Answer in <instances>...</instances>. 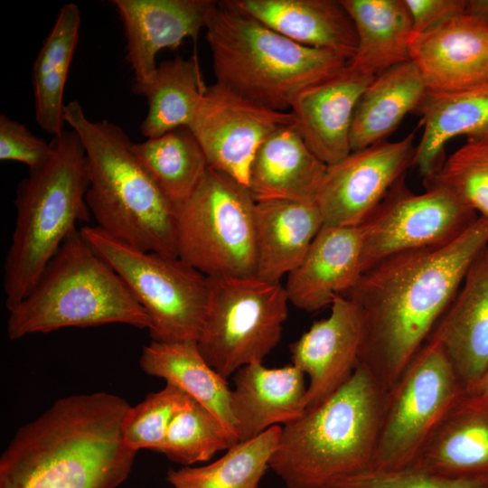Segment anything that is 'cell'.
Segmentation results:
<instances>
[{
	"mask_svg": "<svg viewBox=\"0 0 488 488\" xmlns=\"http://www.w3.org/2000/svg\"><path fill=\"white\" fill-rule=\"evenodd\" d=\"M269 28L305 46L334 52L350 61L357 51L354 23L335 0H233Z\"/></svg>",
	"mask_w": 488,
	"mask_h": 488,
	"instance_id": "obj_23",
	"label": "cell"
},
{
	"mask_svg": "<svg viewBox=\"0 0 488 488\" xmlns=\"http://www.w3.org/2000/svg\"><path fill=\"white\" fill-rule=\"evenodd\" d=\"M417 112L422 117L423 133L414 166L423 179L441 167L445 146L452 138H488V90L452 97L427 95Z\"/></svg>",
	"mask_w": 488,
	"mask_h": 488,
	"instance_id": "obj_31",
	"label": "cell"
},
{
	"mask_svg": "<svg viewBox=\"0 0 488 488\" xmlns=\"http://www.w3.org/2000/svg\"><path fill=\"white\" fill-rule=\"evenodd\" d=\"M488 246V220L478 219L446 244L389 256L361 273L344 295L360 309L359 363L389 390L454 300L474 258Z\"/></svg>",
	"mask_w": 488,
	"mask_h": 488,
	"instance_id": "obj_1",
	"label": "cell"
},
{
	"mask_svg": "<svg viewBox=\"0 0 488 488\" xmlns=\"http://www.w3.org/2000/svg\"><path fill=\"white\" fill-rule=\"evenodd\" d=\"M326 168L307 146L296 124L286 126L258 148L248 188L257 202H315Z\"/></svg>",
	"mask_w": 488,
	"mask_h": 488,
	"instance_id": "obj_22",
	"label": "cell"
},
{
	"mask_svg": "<svg viewBox=\"0 0 488 488\" xmlns=\"http://www.w3.org/2000/svg\"><path fill=\"white\" fill-rule=\"evenodd\" d=\"M132 151L164 194L175 205L196 190L209 168L205 155L188 127L133 143Z\"/></svg>",
	"mask_w": 488,
	"mask_h": 488,
	"instance_id": "obj_32",
	"label": "cell"
},
{
	"mask_svg": "<svg viewBox=\"0 0 488 488\" xmlns=\"http://www.w3.org/2000/svg\"><path fill=\"white\" fill-rule=\"evenodd\" d=\"M460 287L430 336L439 342L466 394L488 370V246Z\"/></svg>",
	"mask_w": 488,
	"mask_h": 488,
	"instance_id": "obj_19",
	"label": "cell"
},
{
	"mask_svg": "<svg viewBox=\"0 0 488 488\" xmlns=\"http://www.w3.org/2000/svg\"><path fill=\"white\" fill-rule=\"evenodd\" d=\"M423 184L450 192L488 220V138L467 139Z\"/></svg>",
	"mask_w": 488,
	"mask_h": 488,
	"instance_id": "obj_35",
	"label": "cell"
},
{
	"mask_svg": "<svg viewBox=\"0 0 488 488\" xmlns=\"http://www.w3.org/2000/svg\"><path fill=\"white\" fill-rule=\"evenodd\" d=\"M347 65L333 76L307 87L292 103L296 127L310 150L326 165L351 152V128L358 101L374 80Z\"/></svg>",
	"mask_w": 488,
	"mask_h": 488,
	"instance_id": "obj_18",
	"label": "cell"
},
{
	"mask_svg": "<svg viewBox=\"0 0 488 488\" xmlns=\"http://www.w3.org/2000/svg\"><path fill=\"white\" fill-rule=\"evenodd\" d=\"M127 40V60L134 87L154 78L158 52L177 48L186 38L196 42L205 28L213 0H113Z\"/></svg>",
	"mask_w": 488,
	"mask_h": 488,
	"instance_id": "obj_17",
	"label": "cell"
},
{
	"mask_svg": "<svg viewBox=\"0 0 488 488\" xmlns=\"http://www.w3.org/2000/svg\"><path fill=\"white\" fill-rule=\"evenodd\" d=\"M359 227L323 225L301 263L287 275L289 302L317 311L344 295L361 275Z\"/></svg>",
	"mask_w": 488,
	"mask_h": 488,
	"instance_id": "obj_20",
	"label": "cell"
},
{
	"mask_svg": "<svg viewBox=\"0 0 488 488\" xmlns=\"http://www.w3.org/2000/svg\"><path fill=\"white\" fill-rule=\"evenodd\" d=\"M406 469L453 478L488 475V405L464 396Z\"/></svg>",
	"mask_w": 488,
	"mask_h": 488,
	"instance_id": "obj_25",
	"label": "cell"
},
{
	"mask_svg": "<svg viewBox=\"0 0 488 488\" xmlns=\"http://www.w3.org/2000/svg\"><path fill=\"white\" fill-rule=\"evenodd\" d=\"M204 29L216 83L276 111L289 112L302 90L333 76L349 61L285 37L233 0L217 1Z\"/></svg>",
	"mask_w": 488,
	"mask_h": 488,
	"instance_id": "obj_5",
	"label": "cell"
},
{
	"mask_svg": "<svg viewBox=\"0 0 488 488\" xmlns=\"http://www.w3.org/2000/svg\"><path fill=\"white\" fill-rule=\"evenodd\" d=\"M64 117L85 149L86 202L98 227L138 249L178 257L176 206L137 160L126 132L90 120L77 99L65 105Z\"/></svg>",
	"mask_w": 488,
	"mask_h": 488,
	"instance_id": "obj_4",
	"label": "cell"
},
{
	"mask_svg": "<svg viewBox=\"0 0 488 488\" xmlns=\"http://www.w3.org/2000/svg\"><path fill=\"white\" fill-rule=\"evenodd\" d=\"M129 408L107 392L59 399L16 431L0 457V488H117L136 454L122 432Z\"/></svg>",
	"mask_w": 488,
	"mask_h": 488,
	"instance_id": "obj_2",
	"label": "cell"
},
{
	"mask_svg": "<svg viewBox=\"0 0 488 488\" xmlns=\"http://www.w3.org/2000/svg\"><path fill=\"white\" fill-rule=\"evenodd\" d=\"M414 134L352 151L327 165L315 203L324 225L357 227L380 203L399 179L414 166Z\"/></svg>",
	"mask_w": 488,
	"mask_h": 488,
	"instance_id": "obj_14",
	"label": "cell"
},
{
	"mask_svg": "<svg viewBox=\"0 0 488 488\" xmlns=\"http://www.w3.org/2000/svg\"><path fill=\"white\" fill-rule=\"evenodd\" d=\"M410 61L428 96L488 90V25L462 14L413 35Z\"/></svg>",
	"mask_w": 488,
	"mask_h": 488,
	"instance_id": "obj_15",
	"label": "cell"
},
{
	"mask_svg": "<svg viewBox=\"0 0 488 488\" xmlns=\"http://www.w3.org/2000/svg\"><path fill=\"white\" fill-rule=\"evenodd\" d=\"M427 97L423 80L411 61L377 75L353 114L352 152L385 141L407 114L418 110Z\"/></svg>",
	"mask_w": 488,
	"mask_h": 488,
	"instance_id": "obj_26",
	"label": "cell"
},
{
	"mask_svg": "<svg viewBox=\"0 0 488 488\" xmlns=\"http://www.w3.org/2000/svg\"><path fill=\"white\" fill-rule=\"evenodd\" d=\"M464 14L488 25V0H466Z\"/></svg>",
	"mask_w": 488,
	"mask_h": 488,
	"instance_id": "obj_41",
	"label": "cell"
},
{
	"mask_svg": "<svg viewBox=\"0 0 488 488\" xmlns=\"http://www.w3.org/2000/svg\"><path fill=\"white\" fill-rule=\"evenodd\" d=\"M207 88L195 53L188 59L176 57L161 62L148 84L132 87L135 94L146 99L142 135L153 138L180 127H189Z\"/></svg>",
	"mask_w": 488,
	"mask_h": 488,
	"instance_id": "obj_30",
	"label": "cell"
},
{
	"mask_svg": "<svg viewBox=\"0 0 488 488\" xmlns=\"http://www.w3.org/2000/svg\"><path fill=\"white\" fill-rule=\"evenodd\" d=\"M80 230L145 311L152 341H198L208 313L210 277L179 257L138 249L98 226Z\"/></svg>",
	"mask_w": 488,
	"mask_h": 488,
	"instance_id": "obj_8",
	"label": "cell"
},
{
	"mask_svg": "<svg viewBox=\"0 0 488 488\" xmlns=\"http://www.w3.org/2000/svg\"><path fill=\"white\" fill-rule=\"evenodd\" d=\"M51 144L33 135L29 128L5 114H0V160L37 168L49 157Z\"/></svg>",
	"mask_w": 488,
	"mask_h": 488,
	"instance_id": "obj_38",
	"label": "cell"
},
{
	"mask_svg": "<svg viewBox=\"0 0 488 488\" xmlns=\"http://www.w3.org/2000/svg\"><path fill=\"white\" fill-rule=\"evenodd\" d=\"M234 383L230 408L239 442L291 423L305 410V373L295 365L269 369L252 362L235 372Z\"/></svg>",
	"mask_w": 488,
	"mask_h": 488,
	"instance_id": "obj_21",
	"label": "cell"
},
{
	"mask_svg": "<svg viewBox=\"0 0 488 488\" xmlns=\"http://www.w3.org/2000/svg\"><path fill=\"white\" fill-rule=\"evenodd\" d=\"M139 364L146 374L165 380L208 408L238 439L231 389L226 379L207 363L196 341H152L143 348Z\"/></svg>",
	"mask_w": 488,
	"mask_h": 488,
	"instance_id": "obj_27",
	"label": "cell"
},
{
	"mask_svg": "<svg viewBox=\"0 0 488 488\" xmlns=\"http://www.w3.org/2000/svg\"><path fill=\"white\" fill-rule=\"evenodd\" d=\"M108 324L150 327L145 311L124 281L77 230L29 294L9 311L7 335L18 340L65 327Z\"/></svg>",
	"mask_w": 488,
	"mask_h": 488,
	"instance_id": "obj_7",
	"label": "cell"
},
{
	"mask_svg": "<svg viewBox=\"0 0 488 488\" xmlns=\"http://www.w3.org/2000/svg\"><path fill=\"white\" fill-rule=\"evenodd\" d=\"M281 430L280 426H273L252 439L237 443L206 465L170 468L165 479L170 488H258Z\"/></svg>",
	"mask_w": 488,
	"mask_h": 488,
	"instance_id": "obj_33",
	"label": "cell"
},
{
	"mask_svg": "<svg viewBox=\"0 0 488 488\" xmlns=\"http://www.w3.org/2000/svg\"><path fill=\"white\" fill-rule=\"evenodd\" d=\"M332 488H488V475L453 478L414 469L369 471Z\"/></svg>",
	"mask_w": 488,
	"mask_h": 488,
	"instance_id": "obj_37",
	"label": "cell"
},
{
	"mask_svg": "<svg viewBox=\"0 0 488 488\" xmlns=\"http://www.w3.org/2000/svg\"><path fill=\"white\" fill-rule=\"evenodd\" d=\"M404 3L415 35L464 14L466 0H404Z\"/></svg>",
	"mask_w": 488,
	"mask_h": 488,
	"instance_id": "obj_39",
	"label": "cell"
},
{
	"mask_svg": "<svg viewBox=\"0 0 488 488\" xmlns=\"http://www.w3.org/2000/svg\"><path fill=\"white\" fill-rule=\"evenodd\" d=\"M210 279L197 345L207 363L227 379L245 365L263 362L277 346L290 302L284 286L256 276Z\"/></svg>",
	"mask_w": 488,
	"mask_h": 488,
	"instance_id": "obj_10",
	"label": "cell"
},
{
	"mask_svg": "<svg viewBox=\"0 0 488 488\" xmlns=\"http://www.w3.org/2000/svg\"><path fill=\"white\" fill-rule=\"evenodd\" d=\"M465 395L442 346L429 336L398 381L387 390L371 471L409 467Z\"/></svg>",
	"mask_w": 488,
	"mask_h": 488,
	"instance_id": "obj_11",
	"label": "cell"
},
{
	"mask_svg": "<svg viewBox=\"0 0 488 488\" xmlns=\"http://www.w3.org/2000/svg\"><path fill=\"white\" fill-rule=\"evenodd\" d=\"M47 160L17 186L16 218L4 265L8 311L33 289L65 239L87 221L89 175L85 149L78 134L52 137Z\"/></svg>",
	"mask_w": 488,
	"mask_h": 488,
	"instance_id": "obj_6",
	"label": "cell"
},
{
	"mask_svg": "<svg viewBox=\"0 0 488 488\" xmlns=\"http://www.w3.org/2000/svg\"><path fill=\"white\" fill-rule=\"evenodd\" d=\"M386 396L358 363L338 390L284 425L269 468L287 488H332L371 471Z\"/></svg>",
	"mask_w": 488,
	"mask_h": 488,
	"instance_id": "obj_3",
	"label": "cell"
},
{
	"mask_svg": "<svg viewBox=\"0 0 488 488\" xmlns=\"http://www.w3.org/2000/svg\"><path fill=\"white\" fill-rule=\"evenodd\" d=\"M80 10L74 3L61 6L32 70L35 120L53 136L64 131V89L77 49Z\"/></svg>",
	"mask_w": 488,
	"mask_h": 488,
	"instance_id": "obj_29",
	"label": "cell"
},
{
	"mask_svg": "<svg viewBox=\"0 0 488 488\" xmlns=\"http://www.w3.org/2000/svg\"><path fill=\"white\" fill-rule=\"evenodd\" d=\"M294 124L290 111L267 108L215 82L208 86L189 128L209 167L248 187L258 148L273 132Z\"/></svg>",
	"mask_w": 488,
	"mask_h": 488,
	"instance_id": "obj_13",
	"label": "cell"
},
{
	"mask_svg": "<svg viewBox=\"0 0 488 488\" xmlns=\"http://www.w3.org/2000/svg\"><path fill=\"white\" fill-rule=\"evenodd\" d=\"M323 225L315 202H257L255 276L280 283L301 263Z\"/></svg>",
	"mask_w": 488,
	"mask_h": 488,
	"instance_id": "obj_24",
	"label": "cell"
},
{
	"mask_svg": "<svg viewBox=\"0 0 488 488\" xmlns=\"http://www.w3.org/2000/svg\"><path fill=\"white\" fill-rule=\"evenodd\" d=\"M357 33L358 45L349 63L376 77L410 61L413 38L410 14L404 0H341Z\"/></svg>",
	"mask_w": 488,
	"mask_h": 488,
	"instance_id": "obj_28",
	"label": "cell"
},
{
	"mask_svg": "<svg viewBox=\"0 0 488 488\" xmlns=\"http://www.w3.org/2000/svg\"><path fill=\"white\" fill-rule=\"evenodd\" d=\"M402 176L358 227L361 273L402 251L438 247L455 239L478 214L440 188L415 194Z\"/></svg>",
	"mask_w": 488,
	"mask_h": 488,
	"instance_id": "obj_12",
	"label": "cell"
},
{
	"mask_svg": "<svg viewBox=\"0 0 488 488\" xmlns=\"http://www.w3.org/2000/svg\"><path fill=\"white\" fill-rule=\"evenodd\" d=\"M465 397L472 402L488 405V370Z\"/></svg>",
	"mask_w": 488,
	"mask_h": 488,
	"instance_id": "obj_40",
	"label": "cell"
},
{
	"mask_svg": "<svg viewBox=\"0 0 488 488\" xmlns=\"http://www.w3.org/2000/svg\"><path fill=\"white\" fill-rule=\"evenodd\" d=\"M239 443L208 408L192 399L173 419L159 453L183 466L208 462Z\"/></svg>",
	"mask_w": 488,
	"mask_h": 488,
	"instance_id": "obj_34",
	"label": "cell"
},
{
	"mask_svg": "<svg viewBox=\"0 0 488 488\" xmlns=\"http://www.w3.org/2000/svg\"><path fill=\"white\" fill-rule=\"evenodd\" d=\"M256 205L247 186L209 167L176 206L178 257L211 278L255 276Z\"/></svg>",
	"mask_w": 488,
	"mask_h": 488,
	"instance_id": "obj_9",
	"label": "cell"
},
{
	"mask_svg": "<svg viewBox=\"0 0 488 488\" xmlns=\"http://www.w3.org/2000/svg\"><path fill=\"white\" fill-rule=\"evenodd\" d=\"M192 400L182 389L168 383L161 390L148 394L126 413L122 426L125 443L136 452H160L171 422Z\"/></svg>",
	"mask_w": 488,
	"mask_h": 488,
	"instance_id": "obj_36",
	"label": "cell"
},
{
	"mask_svg": "<svg viewBox=\"0 0 488 488\" xmlns=\"http://www.w3.org/2000/svg\"><path fill=\"white\" fill-rule=\"evenodd\" d=\"M362 335L360 309L338 295L329 316L315 322L290 345L293 365L310 378L305 408L322 402L350 380L359 363Z\"/></svg>",
	"mask_w": 488,
	"mask_h": 488,
	"instance_id": "obj_16",
	"label": "cell"
}]
</instances>
